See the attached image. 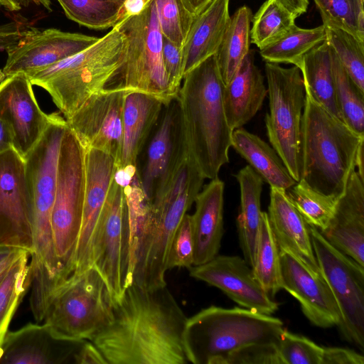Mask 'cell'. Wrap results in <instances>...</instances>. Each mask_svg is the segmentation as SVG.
Here are the masks:
<instances>
[{
    "mask_svg": "<svg viewBox=\"0 0 364 364\" xmlns=\"http://www.w3.org/2000/svg\"><path fill=\"white\" fill-rule=\"evenodd\" d=\"M212 0H179L185 11L192 18L200 12Z\"/></svg>",
    "mask_w": 364,
    "mask_h": 364,
    "instance_id": "53",
    "label": "cell"
},
{
    "mask_svg": "<svg viewBox=\"0 0 364 364\" xmlns=\"http://www.w3.org/2000/svg\"><path fill=\"white\" fill-rule=\"evenodd\" d=\"M253 273L272 297L282 289L279 248L272 230L267 212L262 213Z\"/></svg>",
    "mask_w": 364,
    "mask_h": 364,
    "instance_id": "35",
    "label": "cell"
},
{
    "mask_svg": "<svg viewBox=\"0 0 364 364\" xmlns=\"http://www.w3.org/2000/svg\"><path fill=\"white\" fill-rule=\"evenodd\" d=\"M296 18L275 0H267L252 18V43L259 48L272 43L295 24Z\"/></svg>",
    "mask_w": 364,
    "mask_h": 364,
    "instance_id": "40",
    "label": "cell"
},
{
    "mask_svg": "<svg viewBox=\"0 0 364 364\" xmlns=\"http://www.w3.org/2000/svg\"><path fill=\"white\" fill-rule=\"evenodd\" d=\"M282 286L299 303L311 324L320 328L338 326L341 313L323 277H317L287 251L279 249Z\"/></svg>",
    "mask_w": 364,
    "mask_h": 364,
    "instance_id": "21",
    "label": "cell"
},
{
    "mask_svg": "<svg viewBox=\"0 0 364 364\" xmlns=\"http://www.w3.org/2000/svg\"><path fill=\"white\" fill-rule=\"evenodd\" d=\"M267 213L279 248L291 254L311 274L322 277L313 251L309 225L291 203L286 190L270 187Z\"/></svg>",
    "mask_w": 364,
    "mask_h": 364,
    "instance_id": "25",
    "label": "cell"
},
{
    "mask_svg": "<svg viewBox=\"0 0 364 364\" xmlns=\"http://www.w3.org/2000/svg\"><path fill=\"white\" fill-rule=\"evenodd\" d=\"M330 53L336 100L342 120L356 134L364 136V92L350 79L331 47Z\"/></svg>",
    "mask_w": 364,
    "mask_h": 364,
    "instance_id": "37",
    "label": "cell"
},
{
    "mask_svg": "<svg viewBox=\"0 0 364 364\" xmlns=\"http://www.w3.org/2000/svg\"><path fill=\"white\" fill-rule=\"evenodd\" d=\"M127 90L117 85L95 93L68 119V127L84 149L108 153L119 161L123 132V108Z\"/></svg>",
    "mask_w": 364,
    "mask_h": 364,
    "instance_id": "16",
    "label": "cell"
},
{
    "mask_svg": "<svg viewBox=\"0 0 364 364\" xmlns=\"http://www.w3.org/2000/svg\"><path fill=\"white\" fill-rule=\"evenodd\" d=\"M277 348L283 364H321L323 347L285 328L281 333Z\"/></svg>",
    "mask_w": 364,
    "mask_h": 364,
    "instance_id": "44",
    "label": "cell"
},
{
    "mask_svg": "<svg viewBox=\"0 0 364 364\" xmlns=\"http://www.w3.org/2000/svg\"><path fill=\"white\" fill-rule=\"evenodd\" d=\"M32 86L24 73L8 76L0 85V118L10 133L13 149L23 158L40 140L50 119L39 107Z\"/></svg>",
    "mask_w": 364,
    "mask_h": 364,
    "instance_id": "17",
    "label": "cell"
},
{
    "mask_svg": "<svg viewBox=\"0 0 364 364\" xmlns=\"http://www.w3.org/2000/svg\"><path fill=\"white\" fill-rule=\"evenodd\" d=\"M284 328L278 318L241 308L210 306L188 318L183 346L188 363L225 364L232 350L253 343L277 345Z\"/></svg>",
    "mask_w": 364,
    "mask_h": 364,
    "instance_id": "6",
    "label": "cell"
},
{
    "mask_svg": "<svg viewBox=\"0 0 364 364\" xmlns=\"http://www.w3.org/2000/svg\"><path fill=\"white\" fill-rule=\"evenodd\" d=\"M194 247L191 215L183 218L172 241L168 257V269H190L193 266Z\"/></svg>",
    "mask_w": 364,
    "mask_h": 364,
    "instance_id": "45",
    "label": "cell"
},
{
    "mask_svg": "<svg viewBox=\"0 0 364 364\" xmlns=\"http://www.w3.org/2000/svg\"><path fill=\"white\" fill-rule=\"evenodd\" d=\"M313 251L321 274L341 313L342 336L364 349V267L333 246L309 226Z\"/></svg>",
    "mask_w": 364,
    "mask_h": 364,
    "instance_id": "12",
    "label": "cell"
},
{
    "mask_svg": "<svg viewBox=\"0 0 364 364\" xmlns=\"http://www.w3.org/2000/svg\"><path fill=\"white\" fill-rule=\"evenodd\" d=\"M250 9L243 6L230 16L221 43L215 53L220 75L224 85L232 78L250 51Z\"/></svg>",
    "mask_w": 364,
    "mask_h": 364,
    "instance_id": "33",
    "label": "cell"
},
{
    "mask_svg": "<svg viewBox=\"0 0 364 364\" xmlns=\"http://www.w3.org/2000/svg\"><path fill=\"white\" fill-rule=\"evenodd\" d=\"M82 343L57 336L45 323H30L7 332L0 350V363H75V355Z\"/></svg>",
    "mask_w": 364,
    "mask_h": 364,
    "instance_id": "22",
    "label": "cell"
},
{
    "mask_svg": "<svg viewBox=\"0 0 364 364\" xmlns=\"http://www.w3.org/2000/svg\"><path fill=\"white\" fill-rule=\"evenodd\" d=\"M296 18L306 13L309 6V0H275Z\"/></svg>",
    "mask_w": 364,
    "mask_h": 364,
    "instance_id": "51",
    "label": "cell"
},
{
    "mask_svg": "<svg viewBox=\"0 0 364 364\" xmlns=\"http://www.w3.org/2000/svg\"><path fill=\"white\" fill-rule=\"evenodd\" d=\"M287 193L306 223L320 231L332 218L338 200L317 192L301 179Z\"/></svg>",
    "mask_w": 364,
    "mask_h": 364,
    "instance_id": "39",
    "label": "cell"
},
{
    "mask_svg": "<svg viewBox=\"0 0 364 364\" xmlns=\"http://www.w3.org/2000/svg\"><path fill=\"white\" fill-rule=\"evenodd\" d=\"M115 171V159L112 156L95 149L85 150L82 220L72 274H79L92 267L93 242Z\"/></svg>",
    "mask_w": 364,
    "mask_h": 364,
    "instance_id": "20",
    "label": "cell"
},
{
    "mask_svg": "<svg viewBox=\"0 0 364 364\" xmlns=\"http://www.w3.org/2000/svg\"><path fill=\"white\" fill-rule=\"evenodd\" d=\"M269 112L267 135L293 178L300 179V136L305 87L300 69L266 62Z\"/></svg>",
    "mask_w": 364,
    "mask_h": 364,
    "instance_id": "10",
    "label": "cell"
},
{
    "mask_svg": "<svg viewBox=\"0 0 364 364\" xmlns=\"http://www.w3.org/2000/svg\"><path fill=\"white\" fill-rule=\"evenodd\" d=\"M68 124L58 112L50 114L40 140L24 157L26 173L34 208L33 245L29 267L36 285L55 282L60 274L51 227L58 161Z\"/></svg>",
    "mask_w": 364,
    "mask_h": 364,
    "instance_id": "5",
    "label": "cell"
},
{
    "mask_svg": "<svg viewBox=\"0 0 364 364\" xmlns=\"http://www.w3.org/2000/svg\"><path fill=\"white\" fill-rule=\"evenodd\" d=\"M223 88L215 54L183 76L177 95L188 152L204 178L210 180L229 162L232 145Z\"/></svg>",
    "mask_w": 364,
    "mask_h": 364,
    "instance_id": "2",
    "label": "cell"
},
{
    "mask_svg": "<svg viewBox=\"0 0 364 364\" xmlns=\"http://www.w3.org/2000/svg\"><path fill=\"white\" fill-rule=\"evenodd\" d=\"M149 0H124L123 16H132L141 14Z\"/></svg>",
    "mask_w": 364,
    "mask_h": 364,
    "instance_id": "52",
    "label": "cell"
},
{
    "mask_svg": "<svg viewBox=\"0 0 364 364\" xmlns=\"http://www.w3.org/2000/svg\"><path fill=\"white\" fill-rule=\"evenodd\" d=\"M163 101L139 91L127 90L124 101L122 142L117 169L137 172L138 157L160 118Z\"/></svg>",
    "mask_w": 364,
    "mask_h": 364,
    "instance_id": "24",
    "label": "cell"
},
{
    "mask_svg": "<svg viewBox=\"0 0 364 364\" xmlns=\"http://www.w3.org/2000/svg\"><path fill=\"white\" fill-rule=\"evenodd\" d=\"M126 49V36L118 21L86 49L26 75L33 85L47 91L68 119L117 75L124 63Z\"/></svg>",
    "mask_w": 364,
    "mask_h": 364,
    "instance_id": "4",
    "label": "cell"
},
{
    "mask_svg": "<svg viewBox=\"0 0 364 364\" xmlns=\"http://www.w3.org/2000/svg\"><path fill=\"white\" fill-rule=\"evenodd\" d=\"M225 364H283L277 345L272 343H253L230 353Z\"/></svg>",
    "mask_w": 364,
    "mask_h": 364,
    "instance_id": "46",
    "label": "cell"
},
{
    "mask_svg": "<svg viewBox=\"0 0 364 364\" xmlns=\"http://www.w3.org/2000/svg\"><path fill=\"white\" fill-rule=\"evenodd\" d=\"M57 1L69 19L90 29L112 28L124 15V0Z\"/></svg>",
    "mask_w": 364,
    "mask_h": 364,
    "instance_id": "36",
    "label": "cell"
},
{
    "mask_svg": "<svg viewBox=\"0 0 364 364\" xmlns=\"http://www.w3.org/2000/svg\"><path fill=\"white\" fill-rule=\"evenodd\" d=\"M155 6L163 37L181 48L193 18L179 0H155Z\"/></svg>",
    "mask_w": 364,
    "mask_h": 364,
    "instance_id": "43",
    "label": "cell"
},
{
    "mask_svg": "<svg viewBox=\"0 0 364 364\" xmlns=\"http://www.w3.org/2000/svg\"><path fill=\"white\" fill-rule=\"evenodd\" d=\"M30 254L25 253L0 283V350L11 319L31 286Z\"/></svg>",
    "mask_w": 364,
    "mask_h": 364,
    "instance_id": "38",
    "label": "cell"
},
{
    "mask_svg": "<svg viewBox=\"0 0 364 364\" xmlns=\"http://www.w3.org/2000/svg\"><path fill=\"white\" fill-rule=\"evenodd\" d=\"M12 147V140L10 133L0 118V153Z\"/></svg>",
    "mask_w": 364,
    "mask_h": 364,
    "instance_id": "54",
    "label": "cell"
},
{
    "mask_svg": "<svg viewBox=\"0 0 364 364\" xmlns=\"http://www.w3.org/2000/svg\"><path fill=\"white\" fill-rule=\"evenodd\" d=\"M127 39V49L117 85L129 91L154 95L164 105L176 97L171 95L163 54V36L157 18L155 0H149L139 14L123 16L119 21Z\"/></svg>",
    "mask_w": 364,
    "mask_h": 364,
    "instance_id": "9",
    "label": "cell"
},
{
    "mask_svg": "<svg viewBox=\"0 0 364 364\" xmlns=\"http://www.w3.org/2000/svg\"><path fill=\"white\" fill-rule=\"evenodd\" d=\"M190 276L217 287L240 306L272 315L279 304L257 280L252 267L237 255H216L189 269Z\"/></svg>",
    "mask_w": 364,
    "mask_h": 364,
    "instance_id": "18",
    "label": "cell"
},
{
    "mask_svg": "<svg viewBox=\"0 0 364 364\" xmlns=\"http://www.w3.org/2000/svg\"><path fill=\"white\" fill-rule=\"evenodd\" d=\"M324 26L337 27L364 41L363 0H314Z\"/></svg>",
    "mask_w": 364,
    "mask_h": 364,
    "instance_id": "42",
    "label": "cell"
},
{
    "mask_svg": "<svg viewBox=\"0 0 364 364\" xmlns=\"http://www.w3.org/2000/svg\"><path fill=\"white\" fill-rule=\"evenodd\" d=\"M0 7L9 11H18L21 9L11 0H0Z\"/></svg>",
    "mask_w": 364,
    "mask_h": 364,
    "instance_id": "57",
    "label": "cell"
},
{
    "mask_svg": "<svg viewBox=\"0 0 364 364\" xmlns=\"http://www.w3.org/2000/svg\"><path fill=\"white\" fill-rule=\"evenodd\" d=\"M204 178L181 170L153 203L155 228L141 268L133 282L146 289L166 286L165 274L176 232L201 190Z\"/></svg>",
    "mask_w": 364,
    "mask_h": 364,
    "instance_id": "11",
    "label": "cell"
},
{
    "mask_svg": "<svg viewBox=\"0 0 364 364\" xmlns=\"http://www.w3.org/2000/svg\"><path fill=\"white\" fill-rule=\"evenodd\" d=\"M326 38L323 24L314 28H301L294 24L276 41L259 48V54L266 62L291 63L300 68L304 56Z\"/></svg>",
    "mask_w": 364,
    "mask_h": 364,
    "instance_id": "34",
    "label": "cell"
},
{
    "mask_svg": "<svg viewBox=\"0 0 364 364\" xmlns=\"http://www.w3.org/2000/svg\"><path fill=\"white\" fill-rule=\"evenodd\" d=\"M114 305L106 283L91 267L72 274L58 286L43 322L61 338L92 341L112 321Z\"/></svg>",
    "mask_w": 364,
    "mask_h": 364,
    "instance_id": "7",
    "label": "cell"
},
{
    "mask_svg": "<svg viewBox=\"0 0 364 364\" xmlns=\"http://www.w3.org/2000/svg\"><path fill=\"white\" fill-rule=\"evenodd\" d=\"M149 143L141 186L152 203L166 188L188 153L177 97L164 105Z\"/></svg>",
    "mask_w": 364,
    "mask_h": 364,
    "instance_id": "15",
    "label": "cell"
},
{
    "mask_svg": "<svg viewBox=\"0 0 364 364\" xmlns=\"http://www.w3.org/2000/svg\"><path fill=\"white\" fill-rule=\"evenodd\" d=\"M98 39L57 28L41 31L31 27L18 43L6 50L7 59L2 70L6 77L17 73L28 74L78 53Z\"/></svg>",
    "mask_w": 364,
    "mask_h": 364,
    "instance_id": "19",
    "label": "cell"
},
{
    "mask_svg": "<svg viewBox=\"0 0 364 364\" xmlns=\"http://www.w3.org/2000/svg\"><path fill=\"white\" fill-rule=\"evenodd\" d=\"M6 76L3 72L2 70H0V85L3 82V81L6 79Z\"/></svg>",
    "mask_w": 364,
    "mask_h": 364,
    "instance_id": "58",
    "label": "cell"
},
{
    "mask_svg": "<svg viewBox=\"0 0 364 364\" xmlns=\"http://www.w3.org/2000/svg\"><path fill=\"white\" fill-rule=\"evenodd\" d=\"M223 194L224 183L218 176L210 180L195 200L196 210L191 215L193 266L218 255L223 235Z\"/></svg>",
    "mask_w": 364,
    "mask_h": 364,
    "instance_id": "26",
    "label": "cell"
},
{
    "mask_svg": "<svg viewBox=\"0 0 364 364\" xmlns=\"http://www.w3.org/2000/svg\"><path fill=\"white\" fill-rule=\"evenodd\" d=\"M124 189L129 226L130 269L133 282L147 255L155 219L151 203L141 186L137 172Z\"/></svg>",
    "mask_w": 364,
    "mask_h": 364,
    "instance_id": "30",
    "label": "cell"
},
{
    "mask_svg": "<svg viewBox=\"0 0 364 364\" xmlns=\"http://www.w3.org/2000/svg\"><path fill=\"white\" fill-rule=\"evenodd\" d=\"M235 177L240 190L237 218L239 242L244 259L252 267L262 218L260 198L264 181L250 165L240 169Z\"/></svg>",
    "mask_w": 364,
    "mask_h": 364,
    "instance_id": "29",
    "label": "cell"
},
{
    "mask_svg": "<svg viewBox=\"0 0 364 364\" xmlns=\"http://www.w3.org/2000/svg\"><path fill=\"white\" fill-rule=\"evenodd\" d=\"M231 146L270 187L287 191L296 183L275 150L258 136L242 127L235 129Z\"/></svg>",
    "mask_w": 364,
    "mask_h": 364,
    "instance_id": "31",
    "label": "cell"
},
{
    "mask_svg": "<svg viewBox=\"0 0 364 364\" xmlns=\"http://www.w3.org/2000/svg\"><path fill=\"white\" fill-rule=\"evenodd\" d=\"M267 95L264 77L250 50L232 78L224 85L223 105L230 128L233 131L247 124L260 109Z\"/></svg>",
    "mask_w": 364,
    "mask_h": 364,
    "instance_id": "27",
    "label": "cell"
},
{
    "mask_svg": "<svg viewBox=\"0 0 364 364\" xmlns=\"http://www.w3.org/2000/svg\"><path fill=\"white\" fill-rule=\"evenodd\" d=\"M162 54L169 90L176 97L183 78L181 48L163 37Z\"/></svg>",
    "mask_w": 364,
    "mask_h": 364,
    "instance_id": "47",
    "label": "cell"
},
{
    "mask_svg": "<svg viewBox=\"0 0 364 364\" xmlns=\"http://www.w3.org/2000/svg\"><path fill=\"white\" fill-rule=\"evenodd\" d=\"M75 362L77 364H107L97 347L92 341H87L82 343L75 355Z\"/></svg>",
    "mask_w": 364,
    "mask_h": 364,
    "instance_id": "50",
    "label": "cell"
},
{
    "mask_svg": "<svg viewBox=\"0 0 364 364\" xmlns=\"http://www.w3.org/2000/svg\"><path fill=\"white\" fill-rule=\"evenodd\" d=\"M85 189V149L67 127L58 155L51 227L60 284L73 272L80 232Z\"/></svg>",
    "mask_w": 364,
    "mask_h": 364,
    "instance_id": "8",
    "label": "cell"
},
{
    "mask_svg": "<svg viewBox=\"0 0 364 364\" xmlns=\"http://www.w3.org/2000/svg\"><path fill=\"white\" fill-rule=\"evenodd\" d=\"M30 28L18 21L0 24V50H6L18 43Z\"/></svg>",
    "mask_w": 364,
    "mask_h": 364,
    "instance_id": "49",
    "label": "cell"
},
{
    "mask_svg": "<svg viewBox=\"0 0 364 364\" xmlns=\"http://www.w3.org/2000/svg\"><path fill=\"white\" fill-rule=\"evenodd\" d=\"M363 355L348 348L323 347L321 364H363Z\"/></svg>",
    "mask_w": 364,
    "mask_h": 364,
    "instance_id": "48",
    "label": "cell"
},
{
    "mask_svg": "<svg viewBox=\"0 0 364 364\" xmlns=\"http://www.w3.org/2000/svg\"><path fill=\"white\" fill-rule=\"evenodd\" d=\"M187 319L166 286L146 289L132 282L92 342L107 364H186Z\"/></svg>",
    "mask_w": 364,
    "mask_h": 364,
    "instance_id": "1",
    "label": "cell"
},
{
    "mask_svg": "<svg viewBox=\"0 0 364 364\" xmlns=\"http://www.w3.org/2000/svg\"><path fill=\"white\" fill-rule=\"evenodd\" d=\"M325 28L326 42L350 79L364 92V41L337 27Z\"/></svg>",
    "mask_w": 364,
    "mask_h": 364,
    "instance_id": "41",
    "label": "cell"
},
{
    "mask_svg": "<svg viewBox=\"0 0 364 364\" xmlns=\"http://www.w3.org/2000/svg\"><path fill=\"white\" fill-rule=\"evenodd\" d=\"M320 232L333 246L364 267V181L355 170L332 218Z\"/></svg>",
    "mask_w": 364,
    "mask_h": 364,
    "instance_id": "23",
    "label": "cell"
},
{
    "mask_svg": "<svg viewBox=\"0 0 364 364\" xmlns=\"http://www.w3.org/2000/svg\"><path fill=\"white\" fill-rule=\"evenodd\" d=\"M19 7L27 6L30 4H34L37 6H41L48 10L52 11V6L50 0H11Z\"/></svg>",
    "mask_w": 364,
    "mask_h": 364,
    "instance_id": "55",
    "label": "cell"
},
{
    "mask_svg": "<svg viewBox=\"0 0 364 364\" xmlns=\"http://www.w3.org/2000/svg\"><path fill=\"white\" fill-rule=\"evenodd\" d=\"M305 87L300 136V179L317 192L338 199L355 170L364 136L332 115ZM299 179V180H300Z\"/></svg>",
    "mask_w": 364,
    "mask_h": 364,
    "instance_id": "3",
    "label": "cell"
},
{
    "mask_svg": "<svg viewBox=\"0 0 364 364\" xmlns=\"http://www.w3.org/2000/svg\"><path fill=\"white\" fill-rule=\"evenodd\" d=\"M229 2L212 0L193 17L181 47L183 76L216 53L230 18Z\"/></svg>",
    "mask_w": 364,
    "mask_h": 364,
    "instance_id": "28",
    "label": "cell"
},
{
    "mask_svg": "<svg viewBox=\"0 0 364 364\" xmlns=\"http://www.w3.org/2000/svg\"><path fill=\"white\" fill-rule=\"evenodd\" d=\"M364 142V141H363ZM363 142H362L358 149L355 157V167L358 168V173L360 178L364 181L363 168Z\"/></svg>",
    "mask_w": 364,
    "mask_h": 364,
    "instance_id": "56",
    "label": "cell"
},
{
    "mask_svg": "<svg viewBox=\"0 0 364 364\" xmlns=\"http://www.w3.org/2000/svg\"><path fill=\"white\" fill-rule=\"evenodd\" d=\"M91 260L92 267L106 283L114 304L132 279L125 193L114 179L97 226Z\"/></svg>",
    "mask_w": 364,
    "mask_h": 364,
    "instance_id": "13",
    "label": "cell"
},
{
    "mask_svg": "<svg viewBox=\"0 0 364 364\" xmlns=\"http://www.w3.org/2000/svg\"><path fill=\"white\" fill-rule=\"evenodd\" d=\"M34 208L25 160L13 148L0 153V247L33 251Z\"/></svg>",
    "mask_w": 364,
    "mask_h": 364,
    "instance_id": "14",
    "label": "cell"
},
{
    "mask_svg": "<svg viewBox=\"0 0 364 364\" xmlns=\"http://www.w3.org/2000/svg\"><path fill=\"white\" fill-rule=\"evenodd\" d=\"M8 270H9V269H8ZM8 270H7V272H8ZM7 272H5L4 274H2V275H1V276H0V283H1V282L2 281V279H4V277H5L6 274L7 273Z\"/></svg>",
    "mask_w": 364,
    "mask_h": 364,
    "instance_id": "59",
    "label": "cell"
},
{
    "mask_svg": "<svg viewBox=\"0 0 364 364\" xmlns=\"http://www.w3.org/2000/svg\"><path fill=\"white\" fill-rule=\"evenodd\" d=\"M299 69L304 85L314 99L332 115L342 120L336 100L330 47L326 41L304 56Z\"/></svg>",
    "mask_w": 364,
    "mask_h": 364,
    "instance_id": "32",
    "label": "cell"
}]
</instances>
